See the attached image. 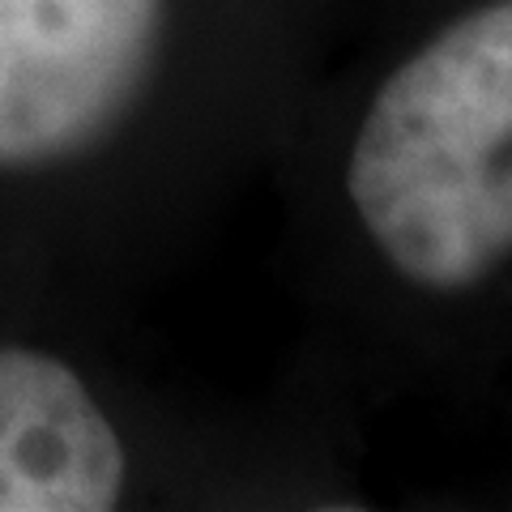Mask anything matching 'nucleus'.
I'll return each instance as SVG.
<instances>
[{"label": "nucleus", "instance_id": "1", "mask_svg": "<svg viewBox=\"0 0 512 512\" xmlns=\"http://www.w3.org/2000/svg\"><path fill=\"white\" fill-rule=\"evenodd\" d=\"M346 192L423 291H470L512 261V0L457 18L380 86Z\"/></svg>", "mask_w": 512, "mask_h": 512}, {"label": "nucleus", "instance_id": "2", "mask_svg": "<svg viewBox=\"0 0 512 512\" xmlns=\"http://www.w3.org/2000/svg\"><path fill=\"white\" fill-rule=\"evenodd\" d=\"M167 0H0V175L111 146L163 64Z\"/></svg>", "mask_w": 512, "mask_h": 512}, {"label": "nucleus", "instance_id": "3", "mask_svg": "<svg viewBox=\"0 0 512 512\" xmlns=\"http://www.w3.org/2000/svg\"><path fill=\"white\" fill-rule=\"evenodd\" d=\"M128 453L90 384L52 350L0 346V512H107Z\"/></svg>", "mask_w": 512, "mask_h": 512}]
</instances>
